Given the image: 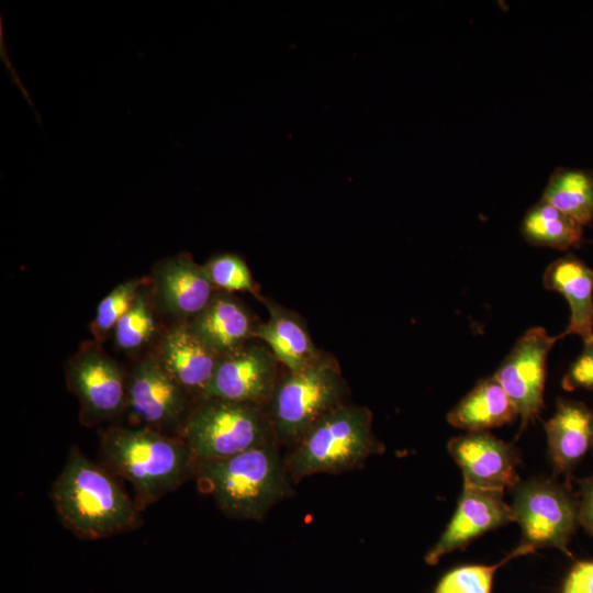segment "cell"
Masks as SVG:
<instances>
[{"instance_id": "17", "label": "cell", "mask_w": 593, "mask_h": 593, "mask_svg": "<svg viewBox=\"0 0 593 593\" xmlns=\"http://www.w3.org/2000/svg\"><path fill=\"white\" fill-rule=\"evenodd\" d=\"M544 287L561 293L570 307L569 324L558 337L579 335L593 340V269L573 254L551 262L542 277Z\"/></svg>"}, {"instance_id": "8", "label": "cell", "mask_w": 593, "mask_h": 593, "mask_svg": "<svg viewBox=\"0 0 593 593\" xmlns=\"http://www.w3.org/2000/svg\"><path fill=\"white\" fill-rule=\"evenodd\" d=\"M66 380L80 403V421L87 426L109 421L126 406L124 372L99 344H86L72 356Z\"/></svg>"}, {"instance_id": "27", "label": "cell", "mask_w": 593, "mask_h": 593, "mask_svg": "<svg viewBox=\"0 0 593 593\" xmlns=\"http://www.w3.org/2000/svg\"><path fill=\"white\" fill-rule=\"evenodd\" d=\"M561 385L566 391L593 390V340L584 344L582 353L564 374Z\"/></svg>"}, {"instance_id": "6", "label": "cell", "mask_w": 593, "mask_h": 593, "mask_svg": "<svg viewBox=\"0 0 593 593\" xmlns=\"http://www.w3.org/2000/svg\"><path fill=\"white\" fill-rule=\"evenodd\" d=\"M345 382L338 366L322 355L309 366L288 371L272 394V422L278 437L298 444L327 413L342 405Z\"/></svg>"}, {"instance_id": "19", "label": "cell", "mask_w": 593, "mask_h": 593, "mask_svg": "<svg viewBox=\"0 0 593 593\" xmlns=\"http://www.w3.org/2000/svg\"><path fill=\"white\" fill-rule=\"evenodd\" d=\"M518 417L515 404L494 376L480 379L447 414V422L468 433L512 423Z\"/></svg>"}, {"instance_id": "13", "label": "cell", "mask_w": 593, "mask_h": 593, "mask_svg": "<svg viewBox=\"0 0 593 593\" xmlns=\"http://www.w3.org/2000/svg\"><path fill=\"white\" fill-rule=\"evenodd\" d=\"M513 522L504 492L465 485L451 519L436 544L426 552L425 562L434 566L455 551L462 550L486 532Z\"/></svg>"}, {"instance_id": "30", "label": "cell", "mask_w": 593, "mask_h": 593, "mask_svg": "<svg viewBox=\"0 0 593 593\" xmlns=\"http://www.w3.org/2000/svg\"><path fill=\"white\" fill-rule=\"evenodd\" d=\"M593 450V449H592Z\"/></svg>"}, {"instance_id": "25", "label": "cell", "mask_w": 593, "mask_h": 593, "mask_svg": "<svg viewBox=\"0 0 593 593\" xmlns=\"http://www.w3.org/2000/svg\"><path fill=\"white\" fill-rule=\"evenodd\" d=\"M143 279H132L116 286L99 303L92 322V334L100 344L111 331H114L120 318L130 309L144 287Z\"/></svg>"}, {"instance_id": "1", "label": "cell", "mask_w": 593, "mask_h": 593, "mask_svg": "<svg viewBox=\"0 0 593 593\" xmlns=\"http://www.w3.org/2000/svg\"><path fill=\"white\" fill-rule=\"evenodd\" d=\"M59 521L75 536L97 540L141 525V510L111 471L72 446L51 489Z\"/></svg>"}, {"instance_id": "3", "label": "cell", "mask_w": 593, "mask_h": 593, "mask_svg": "<svg viewBox=\"0 0 593 593\" xmlns=\"http://www.w3.org/2000/svg\"><path fill=\"white\" fill-rule=\"evenodd\" d=\"M202 491L230 517L260 519L291 491L286 463L268 441L235 456L195 462Z\"/></svg>"}, {"instance_id": "26", "label": "cell", "mask_w": 593, "mask_h": 593, "mask_svg": "<svg viewBox=\"0 0 593 593\" xmlns=\"http://www.w3.org/2000/svg\"><path fill=\"white\" fill-rule=\"evenodd\" d=\"M213 288L222 292H250L256 286L246 262L235 254H219L202 265Z\"/></svg>"}, {"instance_id": "14", "label": "cell", "mask_w": 593, "mask_h": 593, "mask_svg": "<svg viewBox=\"0 0 593 593\" xmlns=\"http://www.w3.org/2000/svg\"><path fill=\"white\" fill-rule=\"evenodd\" d=\"M155 357L188 393L202 396L222 356L214 351L189 323L183 322L163 335Z\"/></svg>"}, {"instance_id": "10", "label": "cell", "mask_w": 593, "mask_h": 593, "mask_svg": "<svg viewBox=\"0 0 593 593\" xmlns=\"http://www.w3.org/2000/svg\"><path fill=\"white\" fill-rule=\"evenodd\" d=\"M126 406L144 425L163 433L188 415V392L160 366L154 356L138 361L127 381Z\"/></svg>"}, {"instance_id": "18", "label": "cell", "mask_w": 593, "mask_h": 593, "mask_svg": "<svg viewBox=\"0 0 593 593\" xmlns=\"http://www.w3.org/2000/svg\"><path fill=\"white\" fill-rule=\"evenodd\" d=\"M192 329L220 356L254 338L257 325L249 312L225 292L214 294L208 306L189 322Z\"/></svg>"}, {"instance_id": "11", "label": "cell", "mask_w": 593, "mask_h": 593, "mask_svg": "<svg viewBox=\"0 0 593 593\" xmlns=\"http://www.w3.org/2000/svg\"><path fill=\"white\" fill-rule=\"evenodd\" d=\"M275 360L268 348L249 344L222 356L201 399L216 398L260 406L272 398L277 385Z\"/></svg>"}, {"instance_id": "2", "label": "cell", "mask_w": 593, "mask_h": 593, "mask_svg": "<svg viewBox=\"0 0 593 593\" xmlns=\"http://www.w3.org/2000/svg\"><path fill=\"white\" fill-rule=\"evenodd\" d=\"M100 452L104 467L132 484L141 511L179 488L195 465L180 437L146 427L102 430Z\"/></svg>"}, {"instance_id": "5", "label": "cell", "mask_w": 593, "mask_h": 593, "mask_svg": "<svg viewBox=\"0 0 593 593\" xmlns=\"http://www.w3.org/2000/svg\"><path fill=\"white\" fill-rule=\"evenodd\" d=\"M180 438L195 462L219 460L267 443L268 423L259 405L201 399L181 426Z\"/></svg>"}, {"instance_id": "22", "label": "cell", "mask_w": 593, "mask_h": 593, "mask_svg": "<svg viewBox=\"0 0 593 593\" xmlns=\"http://www.w3.org/2000/svg\"><path fill=\"white\" fill-rule=\"evenodd\" d=\"M521 232L532 245L568 250L583 242V226L544 200L525 214Z\"/></svg>"}, {"instance_id": "29", "label": "cell", "mask_w": 593, "mask_h": 593, "mask_svg": "<svg viewBox=\"0 0 593 593\" xmlns=\"http://www.w3.org/2000/svg\"><path fill=\"white\" fill-rule=\"evenodd\" d=\"M578 508L579 525L593 537V474L580 482Z\"/></svg>"}, {"instance_id": "23", "label": "cell", "mask_w": 593, "mask_h": 593, "mask_svg": "<svg viewBox=\"0 0 593 593\" xmlns=\"http://www.w3.org/2000/svg\"><path fill=\"white\" fill-rule=\"evenodd\" d=\"M536 552L522 544L494 564H465L446 572L438 581L434 593H491L496 570L511 560Z\"/></svg>"}, {"instance_id": "24", "label": "cell", "mask_w": 593, "mask_h": 593, "mask_svg": "<svg viewBox=\"0 0 593 593\" xmlns=\"http://www.w3.org/2000/svg\"><path fill=\"white\" fill-rule=\"evenodd\" d=\"M157 333V321L147 291L143 287L130 309L114 327L116 346L122 350H136Z\"/></svg>"}, {"instance_id": "16", "label": "cell", "mask_w": 593, "mask_h": 593, "mask_svg": "<svg viewBox=\"0 0 593 593\" xmlns=\"http://www.w3.org/2000/svg\"><path fill=\"white\" fill-rule=\"evenodd\" d=\"M557 473L568 474L593 449V411L583 402L560 398L544 424Z\"/></svg>"}, {"instance_id": "9", "label": "cell", "mask_w": 593, "mask_h": 593, "mask_svg": "<svg viewBox=\"0 0 593 593\" xmlns=\"http://www.w3.org/2000/svg\"><path fill=\"white\" fill-rule=\"evenodd\" d=\"M558 339L544 327L527 329L493 374L517 409L519 432L536 421L544 407L547 358Z\"/></svg>"}, {"instance_id": "21", "label": "cell", "mask_w": 593, "mask_h": 593, "mask_svg": "<svg viewBox=\"0 0 593 593\" xmlns=\"http://www.w3.org/2000/svg\"><path fill=\"white\" fill-rule=\"evenodd\" d=\"M546 201L580 225L593 223V170L559 167L542 192Z\"/></svg>"}, {"instance_id": "20", "label": "cell", "mask_w": 593, "mask_h": 593, "mask_svg": "<svg viewBox=\"0 0 593 593\" xmlns=\"http://www.w3.org/2000/svg\"><path fill=\"white\" fill-rule=\"evenodd\" d=\"M267 322L257 324L254 338L266 343L276 360L288 371H298L313 361L321 353L316 349L306 327L293 313L270 302Z\"/></svg>"}, {"instance_id": "12", "label": "cell", "mask_w": 593, "mask_h": 593, "mask_svg": "<svg viewBox=\"0 0 593 593\" xmlns=\"http://www.w3.org/2000/svg\"><path fill=\"white\" fill-rule=\"evenodd\" d=\"M447 449L461 469L465 485L504 492L521 481L516 448L489 432L454 437Z\"/></svg>"}, {"instance_id": "28", "label": "cell", "mask_w": 593, "mask_h": 593, "mask_svg": "<svg viewBox=\"0 0 593 593\" xmlns=\"http://www.w3.org/2000/svg\"><path fill=\"white\" fill-rule=\"evenodd\" d=\"M560 593H593V560L577 561L566 575Z\"/></svg>"}, {"instance_id": "7", "label": "cell", "mask_w": 593, "mask_h": 593, "mask_svg": "<svg viewBox=\"0 0 593 593\" xmlns=\"http://www.w3.org/2000/svg\"><path fill=\"white\" fill-rule=\"evenodd\" d=\"M522 529V544L534 549L555 548L571 557L569 542L579 525L578 499L552 479L519 481L510 505Z\"/></svg>"}, {"instance_id": "4", "label": "cell", "mask_w": 593, "mask_h": 593, "mask_svg": "<svg viewBox=\"0 0 593 593\" xmlns=\"http://www.w3.org/2000/svg\"><path fill=\"white\" fill-rule=\"evenodd\" d=\"M286 461L293 480L315 473H340L363 465L383 450L372 432V415L362 406L340 405L320 421L295 444Z\"/></svg>"}, {"instance_id": "15", "label": "cell", "mask_w": 593, "mask_h": 593, "mask_svg": "<svg viewBox=\"0 0 593 593\" xmlns=\"http://www.w3.org/2000/svg\"><path fill=\"white\" fill-rule=\"evenodd\" d=\"M153 280L163 307L181 321H191L199 315L214 295L203 266L195 264L188 254L157 262Z\"/></svg>"}]
</instances>
